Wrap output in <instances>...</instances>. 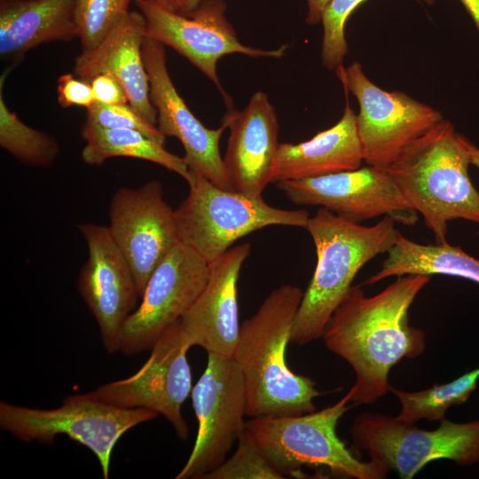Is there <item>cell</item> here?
<instances>
[{
    "mask_svg": "<svg viewBox=\"0 0 479 479\" xmlns=\"http://www.w3.org/2000/svg\"><path fill=\"white\" fill-rule=\"evenodd\" d=\"M428 275H404L373 296L351 286L321 338L326 348L353 369L349 390L354 404H372L389 391V374L401 359L426 349V334L409 321V309L430 281Z\"/></svg>",
    "mask_w": 479,
    "mask_h": 479,
    "instance_id": "obj_1",
    "label": "cell"
},
{
    "mask_svg": "<svg viewBox=\"0 0 479 479\" xmlns=\"http://www.w3.org/2000/svg\"><path fill=\"white\" fill-rule=\"evenodd\" d=\"M303 293L296 286H279L240 325L232 357L243 380L247 416H289L316 411L314 399L323 393L312 379L294 373L286 360Z\"/></svg>",
    "mask_w": 479,
    "mask_h": 479,
    "instance_id": "obj_2",
    "label": "cell"
},
{
    "mask_svg": "<svg viewBox=\"0 0 479 479\" xmlns=\"http://www.w3.org/2000/svg\"><path fill=\"white\" fill-rule=\"evenodd\" d=\"M467 140L444 119L404 148L386 169L437 244L447 242L452 220L479 224V192L468 174Z\"/></svg>",
    "mask_w": 479,
    "mask_h": 479,
    "instance_id": "obj_3",
    "label": "cell"
},
{
    "mask_svg": "<svg viewBox=\"0 0 479 479\" xmlns=\"http://www.w3.org/2000/svg\"><path fill=\"white\" fill-rule=\"evenodd\" d=\"M305 229L315 245L317 264L292 329L290 342L298 345L321 338L357 272L375 256L388 253L399 232L389 216L365 226L325 208L310 217Z\"/></svg>",
    "mask_w": 479,
    "mask_h": 479,
    "instance_id": "obj_4",
    "label": "cell"
},
{
    "mask_svg": "<svg viewBox=\"0 0 479 479\" xmlns=\"http://www.w3.org/2000/svg\"><path fill=\"white\" fill-rule=\"evenodd\" d=\"M349 403L348 392L320 411L254 417L246 421L245 432L282 478L305 475L303 468H324L344 478H385L389 471L382 464L358 459L337 435L339 420L350 408Z\"/></svg>",
    "mask_w": 479,
    "mask_h": 479,
    "instance_id": "obj_5",
    "label": "cell"
},
{
    "mask_svg": "<svg viewBox=\"0 0 479 479\" xmlns=\"http://www.w3.org/2000/svg\"><path fill=\"white\" fill-rule=\"evenodd\" d=\"M186 198L175 210L179 240L212 263L240 238L271 225L306 228L305 209H281L262 196L223 189L189 169Z\"/></svg>",
    "mask_w": 479,
    "mask_h": 479,
    "instance_id": "obj_6",
    "label": "cell"
},
{
    "mask_svg": "<svg viewBox=\"0 0 479 479\" xmlns=\"http://www.w3.org/2000/svg\"><path fill=\"white\" fill-rule=\"evenodd\" d=\"M144 408H121L83 397L67 396L61 406L32 408L0 402V428L24 442L52 444L59 435L90 449L105 479L109 477L112 452L130 428L157 418Z\"/></svg>",
    "mask_w": 479,
    "mask_h": 479,
    "instance_id": "obj_7",
    "label": "cell"
},
{
    "mask_svg": "<svg viewBox=\"0 0 479 479\" xmlns=\"http://www.w3.org/2000/svg\"><path fill=\"white\" fill-rule=\"evenodd\" d=\"M349 434L355 447L403 479H412L437 459L462 466L479 462V420L456 423L444 419L436 429L424 430L397 416L364 412L354 420Z\"/></svg>",
    "mask_w": 479,
    "mask_h": 479,
    "instance_id": "obj_8",
    "label": "cell"
},
{
    "mask_svg": "<svg viewBox=\"0 0 479 479\" xmlns=\"http://www.w3.org/2000/svg\"><path fill=\"white\" fill-rule=\"evenodd\" d=\"M335 72L357 99V135L367 165L387 169L404 148L444 120L438 110L406 93L378 87L357 61Z\"/></svg>",
    "mask_w": 479,
    "mask_h": 479,
    "instance_id": "obj_9",
    "label": "cell"
},
{
    "mask_svg": "<svg viewBox=\"0 0 479 479\" xmlns=\"http://www.w3.org/2000/svg\"><path fill=\"white\" fill-rule=\"evenodd\" d=\"M191 393L198 433L176 479H204L227 459L246 425L245 387L232 357L208 354L206 369Z\"/></svg>",
    "mask_w": 479,
    "mask_h": 479,
    "instance_id": "obj_10",
    "label": "cell"
},
{
    "mask_svg": "<svg viewBox=\"0 0 479 479\" xmlns=\"http://www.w3.org/2000/svg\"><path fill=\"white\" fill-rule=\"evenodd\" d=\"M189 347L180 319L168 327L145 363L131 376L98 386L83 397L121 408H144L162 415L181 440L189 428L182 406L192 392Z\"/></svg>",
    "mask_w": 479,
    "mask_h": 479,
    "instance_id": "obj_11",
    "label": "cell"
},
{
    "mask_svg": "<svg viewBox=\"0 0 479 479\" xmlns=\"http://www.w3.org/2000/svg\"><path fill=\"white\" fill-rule=\"evenodd\" d=\"M208 275V263L187 245L177 243L151 274L140 304L124 322L117 352L134 356L151 349L192 307Z\"/></svg>",
    "mask_w": 479,
    "mask_h": 479,
    "instance_id": "obj_12",
    "label": "cell"
},
{
    "mask_svg": "<svg viewBox=\"0 0 479 479\" xmlns=\"http://www.w3.org/2000/svg\"><path fill=\"white\" fill-rule=\"evenodd\" d=\"M145 20L146 37L168 45L186 58L221 89L216 73L218 60L240 53L249 57L281 58L287 45L275 50L253 48L241 43L225 16L223 0H202L183 15L164 9L150 0H134Z\"/></svg>",
    "mask_w": 479,
    "mask_h": 479,
    "instance_id": "obj_13",
    "label": "cell"
},
{
    "mask_svg": "<svg viewBox=\"0 0 479 479\" xmlns=\"http://www.w3.org/2000/svg\"><path fill=\"white\" fill-rule=\"evenodd\" d=\"M296 205L325 208L349 221L389 216L414 225L418 212L404 198L386 169L366 166L317 177L277 183Z\"/></svg>",
    "mask_w": 479,
    "mask_h": 479,
    "instance_id": "obj_14",
    "label": "cell"
},
{
    "mask_svg": "<svg viewBox=\"0 0 479 479\" xmlns=\"http://www.w3.org/2000/svg\"><path fill=\"white\" fill-rule=\"evenodd\" d=\"M107 227L133 271L141 298L154 269L180 241L175 210L164 200L161 183L151 180L116 190Z\"/></svg>",
    "mask_w": 479,
    "mask_h": 479,
    "instance_id": "obj_15",
    "label": "cell"
},
{
    "mask_svg": "<svg viewBox=\"0 0 479 479\" xmlns=\"http://www.w3.org/2000/svg\"><path fill=\"white\" fill-rule=\"evenodd\" d=\"M88 257L77 280L78 291L94 317L105 350L117 352L118 337L140 298L133 271L108 227L78 224Z\"/></svg>",
    "mask_w": 479,
    "mask_h": 479,
    "instance_id": "obj_16",
    "label": "cell"
},
{
    "mask_svg": "<svg viewBox=\"0 0 479 479\" xmlns=\"http://www.w3.org/2000/svg\"><path fill=\"white\" fill-rule=\"evenodd\" d=\"M142 53L149 77L150 99L157 111L158 130L181 142L189 169L223 189L232 190L219 148L226 127L223 124L216 130L208 129L191 112L170 78L162 43L145 36Z\"/></svg>",
    "mask_w": 479,
    "mask_h": 479,
    "instance_id": "obj_17",
    "label": "cell"
},
{
    "mask_svg": "<svg viewBox=\"0 0 479 479\" xmlns=\"http://www.w3.org/2000/svg\"><path fill=\"white\" fill-rule=\"evenodd\" d=\"M250 251V244L244 243L208 263L205 287L180 318L190 348L199 346L208 354L232 357L240 329L238 282Z\"/></svg>",
    "mask_w": 479,
    "mask_h": 479,
    "instance_id": "obj_18",
    "label": "cell"
},
{
    "mask_svg": "<svg viewBox=\"0 0 479 479\" xmlns=\"http://www.w3.org/2000/svg\"><path fill=\"white\" fill-rule=\"evenodd\" d=\"M223 124L230 130L223 159L232 190L262 196L272 182L279 145L275 107L266 93L256 91L243 110L229 112Z\"/></svg>",
    "mask_w": 479,
    "mask_h": 479,
    "instance_id": "obj_19",
    "label": "cell"
},
{
    "mask_svg": "<svg viewBox=\"0 0 479 479\" xmlns=\"http://www.w3.org/2000/svg\"><path fill=\"white\" fill-rule=\"evenodd\" d=\"M145 20L138 11H129L94 48L82 49L75 58L74 75L89 82L108 74L122 85L129 104L151 125L157 127V111L150 99L149 77L142 46Z\"/></svg>",
    "mask_w": 479,
    "mask_h": 479,
    "instance_id": "obj_20",
    "label": "cell"
},
{
    "mask_svg": "<svg viewBox=\"0 0 479 479\" xmlns=\"http://www.w3.org/2000/svg\"><path fill=\"white\" fill-rule=\"evenodd\" d=\"M364 161L357 135V114L347 101L333 127L298 144H279L272 182L317 177L353 170Z\"/></svg>",
    "mask_w": 479,
    "mask_h": 479,
    "instance_id": "obj_21",
    "label": "cell"
},
{
    "mask_svg": "<svg viewBox=\"0 0 479 479\" xmlns=\"http://www.w3.org/2000/svg\"><path fill=\"white\" fill-rule=\"evenodd\" d=\"M79 38L75 0H0V55L18 59L43 43Z\"/></svg>",
    "mask_w": 479,
    "mask_h": 479,
    "instance_id": "obj_22",
    "label": "cell"
},
{
    "mask_svg": "<svg viewBox=\"0 0 479 479\" xmlns=\"http://www.w3.org/2000/svg\"><path fill=\"white\" fill-rule=\"evenodd\" d=\"M380 271L365 284H375L386 278L404 275H447L470 279L479 284V259L448 242L423 245L404 237L400 232L387 253Z\"/></svg>",
    "mask_w": 479,
    "mask_h": 479,
    "instance_id": "obj_23",
    "label": "cell"
},
{
    "mask_svg": "<svg viewBox=\"0 0 479 479\" xmlns=\"http://www.w3.org/2000/svg\"><path fill=\"white\" fill-rule=\"evenodd\" d=\"M81 136L85 141L81 157L87 164L101 165L109 158L129 157L154 162L184 178L188 174L184 157L137 130L104 128L85 121Z\"/></svg>",
    "mask_w": 479,
    "mask_h": 479,
    "instance_id": "obj_24",
    "label": "cell"
},
{
    "mask_svg": "<svg viewBox=\"0 0 479 479\" xmlns=\"http://www.w3.org/2000/svg\"><path fill=\"white\" fill-rule=\"evenodd\" d=\"M479 368L467 373L444 384L414 392L394 389L389 391L398 398L401 410L397 418L406 424L419 420L441 421L445 419L446 410L452 405L465 403L476 389Z\"/></svg>",
    "mask_w": 479,
    "mask_h": 479,
    "instance_id": "obj_25",
    "label": "cell"
},
{
    "mask_svg": "<svg viewBox=\"0 0 479 479\" xmlns=\"http://www.w3.org/2000/svg\"><path fill=\"white\" fill-rule=\"evenodd\" d=\"M6 70L0 77V146L23 164L51 167L59 153V145L51 134L24 123L12 112L4 98Z\"/></svg>",
    "mask_w": 479,
    "mask_h": 479,
    "instance_id": "obj_26",
    "label": "cell"
},
{
    "mask_svg": "<svg viewBox=\"0 0 479 479\" xmlns=\"http://www.w3.org/2000/svg\"><path fill=\"white\" fill-rule=\"evenodd\" d=\"M134 0H75L82 49L96 47L129 12Z\"/></svg>",
    "mask_w": 479,
    "mask_h": 479,
    "instance_id": "obj_27",
    "label": "cell"
},
{
    "mask_svg": "<svg viewBox=\"0 0 479 479\" xmlns=\"http://www.w3.org/2000/svg\"><path fill=\"white\" fill-rule=\"evenodd\" d=\"M365 0H330L325 7L321 22L323 40L321 61L329 70H336L342 65L348 53L345 38V24L351 12Z\"/></svg>",
    "mask_w": 479,
    "mask_h": 479,
    "instance_id": "obj_28",
    "label": "cell"
},
{
    "mask_svg": "<svg viewBox=\"0 0 479 479\" xmlns=\"http://www.w3.org/2000/svg\"><path fill=\"white\" fill-rule=\"evenodd\" d=\"M256 448L245 429L238 440L233 454L204 479H280Z\"/></svg>",
    "mask_w": 479,
    "mask_h": 479,
    "instance_id": "obj_29",
    "label": "cell"
},
{
    "mask_svg": "<svg viewBox=\"0 0 479 479\" xmlns=\"http://www.w3.org/2000/svg\"><path fill=\"white\" fill-rule=\"evenodd\" d=\"M86 122L104 128L137 130L162 145L165 143L166 137L130 104L106 105L96 101L87 108Z\"/></svg>",
    "mask_w": 479,
    "mask_h": 479,
    "instance_id": "obj_30",
    "label": "cell"
},
{
    "mask_svg": "<svg viewBox=\"0 0 479 479\" xmlns=\"http://www.w3.org/2000/svg\"><path fill=\"white\" fill-rule=\"evenodd\" d=\"M58 101L63 107L79 106L89 108L96 98L89 82L72 74H64L58 79Z\"/></svg>",
    "mask_w": 479,
    "mask_h": 479,
    "instance_id": "obj_31",
    "label": "cell"
},
{
    "mask_svg": "<svg viewBox=\"0 0 479 479\" xmlns=\"http://www.w3.org/2000/svg\"><path fill=\"white\" fill-rule=\"evenodd\" d=\"M90 83L97 102L106 105L129 104L121 82L113 75L102 74L93 77Z\"/></svg>",
    "mask_w": 479,
    "mask_h": 479,
    "instance_id": "obj_32",
    "label": "cell"
},
{
    "mask_svg": "<svg viewBox=\"0 0 479 479\" xmlns=\"http://www.w3.org/2000/svg\"><path fill=\"white\" fill-rule=\"evenodd\" d=\"M330 0H308V13L306 22L316 25L321 21L322 13Z\"/></svg>",
    "mask_w": 479,
    "mask_h": 479,
    "instance_id": "obj_33",
    "label": "cell"
},
{
    "mask_svg": "<svg viewBox=\"0 0 479 479\" xmlns=\"http://www.w3.org/2000/svg\"><path fill=\"white\" fill-rule=\"evenodd\" d=\"M479 30V0H459Z\"/></svg>",
    "mask_w": 479,
    "mask_h": 479,
    "instance_id": "obj_34",
    "label": "cell"
},
{
    "mask_svg": "<svg viewBox=\"0 0 479 479\" xmlns=\"http://www.w3.org/2000/svg\"><path fill=\"white\" fill-rule=\"evenodd\" d=\"M159 6L171 12H178L183 0H150Z\"/></svg>",
    "mask_w": 479,
    "mask_h": 479,
    "instance_id": "obj_35",
    "label": "cell"
},
{
    "mask_svg": "<svg viewBox=\"0 0 479 479\" xmlns=\"http://www.w3.org/2000/svg\"><path fill=\"white\" fill-rule=\"evenodd\" d=\"M202 0H183L178 13L186 15L190 13Z\"/></svg>",
    "mask_w": 479,
    "mask_h": 479,
    "instance_id": "obj_36",
    "label": "cell"
},
{
    "mask_svg": "<svg viewBox=\"0 0 479 479\" xmlns=\"http://www.w3.org/2000/svg\"><path fill=\"white\" fill-rule=\"evenodd\" d=\"M467 145L470 153L471 164L479 169V149L467 140Z\"/></svg>",
    "mask_w": 479,
    "mask_h": 479,
    "instance_id": "obj_37",
    "label": "cell"
},
{
    "mask_svg": "<svg viewBox=\"0 0 479 479\" xmlns=\"http://www.w3.org/2000/svg\"><path fill=\"white\" fill-rule=\"evenodd\" d=\"M427 4L432 5L434 4L436 0H423Z\"/></svg>",
    "mask_w": 479,
    "mask_h": 479,
    "instance_id": "obj_38",
    "label": "cell"
},
{
    "mask_svg": "<svg viewBox=\"0 0 479 479\" xmlns=\"http://www.w3.org/2000/svg\"><path fill=\"white\" fill-rule=\"evenodd\" d=\"M478 234H479V231H478Z\"/></svg>",
    "mask_w": 479,
    "mask_h": 479,
    "instance_id": "obj_39",
    "label": "cell"
}]
</instances>
